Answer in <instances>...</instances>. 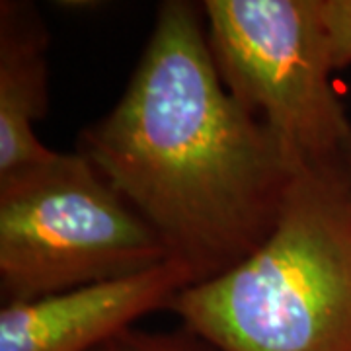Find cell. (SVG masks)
<instances>
[{"label":"cell","instance_id":"cell-4","mask_svg":"<svg viewBox=\"0 0 351 351\" xmlns=\"http://www.w3.org/2000/svg\"><path fill=\"white\" fill-rule=\"evenodd\" d=\"M201 8L230 96L301 166L339 162L351 123L330 80L336 66L320 0H205Z\"/></svg>","mask_w":351,"mask_h":351},{"label":"cell","instance_id":"cell-5","mask_svg":"<svg viewBox=\"0 0 351 351\" xmlns=\"http://www.w3.org/2000/svg\"><path fill=\"white\" fill-rule=\"evenodd\" d=\"M195 271L164 260L133 276L98 281L0 311V351H94L133 322L174 302Z\"/></svg>","mask_w":351,"mask_h":351},{"label":"cell","instance_id":"cell-1","mask_svg":"<svg viewBox=\"0 0 351 351\" xmlns=\"http://www.w3.org/2000/svg\"><path fill=\"white\" fill-rule=\"evenodd\" d=\"M199 281L274 232L302 166L230 96L201 4L166 0L123 96L80 149Z\"/></svg>","mask_w":351,"mask_h":351},{"label":"cell","instance_id":"cell-8","mask_svg":"<svg viewBox=\"0 0 351 351\" xmlns=\"http://www.w3.org/2000/svg\"><path fill=\"white\" fill-rule=\"evenodd\" d=\"M332 61L336 69L351 64V0H320Z\"/></svg>","mask_w":351,"mask_h":351},{"label":"cell","instance_id":"cell-9","mask_svg":"<svg viewBox=\"0 0 351 351\" xmlns=\"http://www.w3.org/2000/svg\"><path fill=\"white\" fill-rule=\"evenodd\" d=\"M343 172H346V180H348V188H350V195H351V143L350 147H348V151L343 154Z\"/></svg>","mask_w":351,"mask_h":351},{"label":"cell","instance_id":"cell-6","mask_svg":"<svg viewBox=\"0 0 351 351\" xmlns=\"http://www.w3.org/2000/svg\"><path fill=\"white\" fill-rule=\"evenodd\" d=\"M47 32L27 2L0 4V186L57 158L34 123L47 112Z\"/></svg>","mask_w":351,"mask_h":351},{"label":"cell","instance_id":"cell-2","mask_svg":"<svg viewBox=\"0 0 351 351\" xmlns=\"http://www.w3.org/2000/svg\"><path fill=\"white\" fill-rule=\"evenodd\" d=\"M341 160L302 166L262 246L176 297L170 308L186 332L215 351H351V195Z\"/></svg>","mask_w":351,"mask_h":351},{"label":"cell","instance_id":"cell-3","mask_svg":"<svg viewBox=\"0 0 351 351\" xmlns=\"http://www.w3.org/2000/svg\"><path fill=\"white\" fill-rule=\"evenodd\" d=\"M170 260L133 205L80 151L0 186V291L24 302Z\"/></svg>","mask_w":351,"mask_h":351},{"label":"cell","instance_id":"cell-7","mask_svg":"<svg viewBox=\"0 0 351 351\" xmlns=\"http://www.w3.org/2000/svg\"><path fill=\"white\" fill-rule=\"evenodd\" d=\"M94 351H215L193 334H162L129 328Z\"/></svg>","mask_w":351,"mask_h":351}]
</instances>
